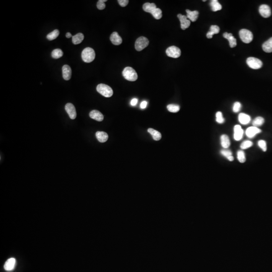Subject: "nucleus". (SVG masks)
Masks as SVG:
<instances>
[{"mask_svg":"<svg viewBox=\"0 0 272 272\" xmlns=\"http://www.w3.org/2000/svg\"><path fill=\"white\" fill-rule=\"evenodd\" d=\"M151 14L154 17V18L157 20L160 19L162 17V11L160 9L157 8L153 12H152Z\"/></svg>","mask_w":272,"mask_h":272,"instance_id":"nucleus-33","label":"nucleus"},{"mask_svg":"<svg viewBox=\"0 0 272 272\" xmlns=\"http://www.w3.org/2000/svg\"><path fill=\"white\" fill-rule=\"evenodd\" d=\"M221 144L224 148L227 149L230 146V141L228 136L226 135H222L220 137Z\"/></svg>","mask_w":272,"mask_h":272,"instance_id":"nucleus-21","label":"nucleus"},{"mask_svg":"<svg viewBox=\"0 0 272 272\" xmlns=\"http://www.w3.org/2000/svg\"><path fill=\"white\" fill-rule=\"evenodd\" d=\"M239 34L241 40L245 44L250 43L253 39V34L252 32L247 29H241L239 32Z\"/></svg>","mask_w":272,"mask_h":272,"instance_id":"nucleus-4","label":"nucleus"},{"mask_svg":"<svg viewBox=\"0 0 272 272\" xmlns=\"http://www.w3.org/2000/svg\"><path fill=\"white\" fill-rule=\"evenodd\" d=\"M16 264V259L13 257H11V258L9 259L5 262V265H4V268L5 270L7 271H12L15 269Z\"/></svg>","mask_w":272,"mask_h":272,"instance_id":"nucleus-13","label":"nucleus"},{"mask_svg":"<svg viewBox=\"0 0 272 272\" xmlns=\"http://www.w3.org/2000/svg\"><path fill=\"white\" fill-rule=\"evenodd\" d=\"M246 63L250 68L255 70L261 68L263 66L262 62L258 58L254 57H249L247 58Z\"/></svg>","mask_w":272,"mask_h":272,"instance_id":"nucleus-6","label":"nucleus"},{"mask_svg":"<svg viewBox=\"0 0 272 272\" xmlns=\"http://www.w3.org/2000/svg\"><path fill=\"white\" fill-rule=\"evenodd\" d=\"M60 34V32L58 29L54 30L47 35V38L49 40H53L57 39Z\"/></svg>","mask_w":272,"mask_h":272,"instance_id":"nucleus-30","label":"nucleus"},{"mask_svg":"<svg viewBox=\"0 0 272 272\" xmlns=\"http://www.w3.org/2000/svg\"><path fill=\"white\" fill-rule=\"evenodd\" d=\"M117 2L121 7H124L128 4L129 1L128 0H119Z\"/></svg>","mask_w":272,"mask_h":272,"instance_id":"nucleus-40","label":"nucleus"},{"mask_svg":"<svg viewBox=\"0 0 272 272\" xmlns=\"http://www.w3.org/2000/svg\"><path fill=\"white\" fill-rule=\"evenodd\" d=\"M264 122H265V120H264L263 117H257L253 120L252 125L254 127L258 128V127L264 124Z\"/></svg>","mask_w":272,"mask_h":272,"instance_id":"nucleus-29","label":"nucleus"},{"mask_svg":"<svg viewBox=\"0 0 272 272\" xmlns=\"http://www.w3.org/2000/svg\"><path fill=\"white\" fill-rule=\"evenodd\" d=\"M259 12L260 15L264 18H268L271 15L270 7L267 5H262L259 8Z\"/></svg>","mask_w":272,"mask_h":272,"instance_id":"nucleus-11","label":"nucleus"},{"mask_svg":"<svg viewBox=\"0 0 272 272\" xmlns=\"http://www.w3.org/2000/svg\"><path fill=\"white\" fill-rule=\"evenodd\" d=\"M89 116L91 119L98 122H101L104 120V115L98 110H92L89 114Z\"/></svg>","mask_w":272,"mask_h":272,"instance_id":"nucleus-16","label":"nucleus"},{"mask_svg":"<svg viewBox=\"0 0 272 272\" xmlns=\"http://www.w3.org/2000/svg\"><path fill=\"white\" fill-rule=\"evenodd\" d=\"M264 52L270 53L272 52V37L265 42L262 45Z\"/></svg>","mask_w":272,"mask_h":272,"instance_id":"nucleus-23","label":"nucleus"},{"mask_svg":"<svg viewBox=\"0 0 272 272\" xmlns=\"http://www.w3.org/2000/svg\"><path fill=\"white\" fill-rule=\"evenodd\" d=\"M148 132L151 135L154 140L155 141H159L161 139V134L160 132L155 130L154 129L149 128L148 130Z\"/></svg>","mask_w":272,"mask_h":272,"instance_id":"nucleus-26","label":"nucleus"},{"mask_svg":"<svg viewBox=\"0 0 272 272\" xmlns=\"http://www.w3.org/2000/svg\"><path fill=\"white\" fill-rule=\"evenodd\" d=\"M177 17L180 22V26L182 30H185L189 28L190 25V21L187 19V16L182 15L179 14L177 15Z\"/></svg>","mask_w":272,"mask_h":272,"instance_id":"nucleus-9","label":"nucleus"},{"mask_svg":"<svg viewBox=\"0 0 272 272\" xmlns=\"http://www.w3.org/2000/svg\"><path fill=\"white\" fill-rule=\"evenodd\" d=\"M81 56L84 62L89 63L93 61L95 58V52L91 47H86L82 51Z\"/></svg>","mask_w":272,"mask_h":272,"instance_id":"nucleus-1","label":"nucleus"},{"mask_svg":"<svg viewBox=\"0 0 272 272\" xmlns=\"http://www.w3.org/2000/svg\"><path fill=\"white\" fill-rule=\"evenodd\" d=\"M220 31V28L217 25H212L211 26L210 31L207 34L208 39H212L213 35L218 34Z\"/></svg>","mask_w":272,"mask_h":272,"instance_id":"nucleus-24","label":"nucleus"},{"mask_svg":"<svg viewBox=\"0 0 272 272\" xmlns=\"http://www.w3.org/2000/svg\"><path fill=\"white\" fill-rule=\"evenodd\" d=\"M216 120L219 124H223L224 122H225V120L224 119L223 114H222V113L221 112H217L216 114Z\"/></svg>","mask_w":272,"mask_h":272,"instance_id":"nucleus-35","label":"nucleus"},{"mask_svg":"<svg viewBox=\"0 0 272 272\" xmlns=\"http://www.w3.org/2000/svg\"><path fill=\"white\" fill-rule=\"evenodd\" d=\"M123 75L126 80L130 81H135L138 79L137 72L131 67H127L124 69Z\"/></svg>","mask_w":272,"mask_h":272,"instance_id":"nucleus-2","label":"nucleus"},{"mask_svg":"<svg viewBox=\"0 0 272 272\" xmlns=\"http://www.w3.org/2000/svg\"><path fill=\"white\" fill-rule=\"evenodd\" d=\"M187 12V19L192 21V22H195V21L198 19V16H199V12L198 11H192L190 10H186Z\"/></svg>","mask_w":272,"mask_h":272,"instance_id":"nucleus-18","label":"nucleus"},{"mask_svg":"<svg viewBox=\"0 0 272 272\" xmlns=\"http://www.w3.org/2000/svg\"><path fill=\"white\" fill-rule=\"evenodd\" d=\"M110 40L112 42V44L114 45H120L122 44V37L119 35V34L117 32H114L112 34H111L110 37Z\"/></svg>","mask_w":272,"mask_h":272,"instance_id":"nucleus-15","label":"nucleus"},{"mask_svg":"<svg viewBox=\"0 0 272 272\" xmlns=\"http://www.w3.org/2000/svg\"><path fill=\"white\" fill-rule=\"evenodd\" d=\"M252 145H253V143H252V141L249 140L245 141L242 142L241 144V149H243V150L252 147Z\"/></svg>","mask_w":272,"mask_h":272,"instance_id":"nucleus-36","label":"nucleus"},{"mask_svg":"<svg viewBox=\"0 0 272 272\" xmlns=\"http://www.w3.org/2000/svg\"><path fill=\"white\" fill-rule=\"evenodd\" d=\"M221 154L222 155L225 157L229 161H233L234 157L232 156V153L231 151L229 150L224 149L221 151Z\"/></svg>","mask_w":272,"mask_h":272,"instance_id":"nucleus-28","label":"nucleus"},{"mask_svg":"<svg viewBox=\"0 0 272 272\" xmlns=\"http://www.w3.org/2000/svg\"><path fill=\"white\" fill-rule=\"evenodd\" d=\"M223 37L225 39H227V40H228L229 45L231 47L233 48V47H236L237 45L236 39L233 36L232 34L225 32L223 34Z\"/></svg>","mask_w":272,"mask_h":272,"instance_id":"nucleus-17","label":"nucleus"},{"mask_svg":"<svg viewBox=\"0 0 272 272\" xmlns=\"http://www.w3.org/2000/svg\"><path fill=\"white\" fill-rule=\"evenodd\" d=\"M157 8L156 6L154 3H146L144 4L143 6V9L144 11L145 12L152 13Z\"/></svg>","mask_w":272,"mask_h":272,"instance_id":"nucleus-22","label":"nucleus"},{"mask_svg":"<svg viewBox=\"0 0 272 272\" xmlns=\"http://www.w3.org/2000/svg\"><path fill=\"white\" fill-rule=\"evenodd\" d=\"M63 77L65 80H69L72 75V70L69 66L65 65L62 68Z\"/></svg>","mask_w":272,"mask_h":272,"instance_id":"nucleus-14","label":"nucleus"},{"mask_svg":"<svg viewBox=\"0 0 272 272\" xmlns=\"http://www.w3.org/2000/svg\"><path fill=\"white\" fill-rule=\"evenodd\" d=\"M251 117L249 115L244 113H241L238 115V120L241 124L245 125L250 123Z\"/></svg>","mask_w":272,"mask_h":272,"instance_id":"nucleus-19","label":"nucleus"},{"mask_svg":"<svg viewBox=\"0 0 272 272\" xmlns=\"http://www.w3.org/2000/svg\"><path fill=\"white\" fill-rule=\"evenodd\" d=\"M147 101H142V102H141V108L142 109H145L146 107V106H147Z\"/></svg>","mask_w":272,"mask_h":272,"instance_id":"nucleus-42","label":"nucleus"},{"mask_svg":"<svg viewBox=\"0 0 272 272\" xmlns=\"http://www.w3.org/2000/svg\"><path fill=\"white\" fill-rule=\"evenodd\" d=\"M63 55V52L61 49H55L52 53V57L55 59L60 58Z\"/></svg>","mask_w":272,"mask_h":272,"instance_id":"nucleus-31","label":"nucleus"},{"mask_svg":"<svg viewBox=\"0 0 272 272\" xmlns=\"http://www.w3.org/2000/svg\"><path fill=\"white\" fill-rule=\"evenodd\" d=\"M65 110L69 114L70 118L75 120L77 117V112L74 105L71 103L67 104L65 105Z\"/></svg>","mask_w":272,"mask_h":272,"instance_id":"nucleus-8","label":"nucleus"},{"mask_svg":"<svg viewBox=\"0 0 272 272\" xmlns=\"http://www.w3.org/2000/svg\"><path fill=\"white\" fill-rule=\"evenodd\" d=\"M167 109L169 112L175 113L179 112V110H180V106L177 104H171L167 105Z\"/></svg>","mask_w":272,"mask_h":272,"instance_id":"nucleus-32","label":"nucleus"},{"mask_svg":"<svg viewBox=\"0 0 272 272\" xmlns=\"http://www.w3.org/2000/svg\"><path fill=\"white\" fill-rule=\"evenodd\" d=\"M149 44V42L146 37L143 36L140 37L136 41L135 45V49L137 51L140 52L148 47Z\"/></svg>","mask_w":272,"mask_h":272,"instance_id":"nucleus-5","label":"nucleus"},{"mask_svg":"<svg viewBox=\"0 0 272 272\" xmlns=\"http://www.w3.org/2000/svg\"><path fill=\"white\" fill-rule=\"evenodd\" d=\"M96 137L99 142L104 143L106 142L108 140L109 136L105 132L98 131L96 133Z\"/></svg>","mask_w":272,"mask_h":272,"instance_id":"nucleus-20","label":"nucleus"},{"mask_svg":"<svg viewBox=\"0 0 272 272\" xmlns=\"http://www.w3.org/2000/svg\"><path fill=\"white\" fill-rule=\"evenodd\" d=\"M167 56L172 58H178L181 55V50L179 47L175 46L169 47L166 50Z\"/></svg>","mask_w":272,"mask_h":272,"instance_id":"nucleus-7","label":"nucleus"},{"mask_svg":"<svg viewBox=\"0 0 272 272\" xmlns=\"http://www.w3.org/2000/svg\"><path fill=\"white\" fill-rule=\"evenodd\" d=\"M262 132V131L257 127H250L246 129L245 131V134L249 138H253L255 137L256 135L259 134Z\"/></svg>","mask_w":272,"mask_h":272,"instance_id":"nucleus-10","label":"nucleus"},{"mask_svg":"<svg viewBox=\"0 0 272 272\" xmlns=\"http://www.w3.org/2000/svg\"><path fill=\"white\" fill-rule=\"evenodd\" d=\"M241 109V104L239 102H236L234 104L233 106V111L236 113L239 112Z\"/></svg>","mask_w":272,"mask_h":272,"instance_id":"nucleus-39","label":"nucleus"},{"mask_svg":"<svg viewBox=\"0 0 272 272\" xmlns=\"http://www.w3.org/2000/svg\"><path fill=\"white\" fill-rule=\"evenodd\" d=\"M84 39V36L83 34L79 33L72 37V42L74 44H78L82 42Z\"/></svg>","mask_w":272,"mask_h":272,"instance_id":"nucleus-25","label":"nucleus"},{"mask_svg":"<svg viewBox=\"0 0 272 272\" xmlns=\"http://www.w3.org/2000/svg\"><path fill=\"white\" fill-rule=\"evenodd\" d=\"M258 146L260 147V149H262L263 151L264 152H265L267 150V143L265 141L260 140L258 141Z\"/></svg>","mask_w":272,"mask_h":272,"instance_id":"nucleus-37","label":"nucleus"},{"mask_svg":"<svg viewBox=\"0 0 272 272\" xmlns=\"http://www.w3.org/2000/svg\"><path fill=\"white\" fill-rule=\"evenodd\" d=\"M138 100L137 98L133 99L131 100V105H132V106H136V105H137V104H138Z\"/></svg>","mask_w":272,"mask_h":272,"instance_id":"nucleus-41","label":"nucleus"},{"mask_svg":"<svg viewBox=\"0 0 272 272\" xmlns=\"http://www.w3.org/2000/svg\"><path fill=\"white\" fill-rule=\"evenodd\" d=\"M210 6L211 9L213 12L219 11V10H221L222 8V6L217 0L211 1L210 2Z\"/></svg>","mask_w":272,"mask_h":272,"instance_id":"nucleus-27","label":"nucleus"},{"mask_svg":"<svg viewBox=\"0 0 272 272\" xmlns=\"http://www.w3.org/2000/svg\"><path fill=\"white\" fill-rule=\"evenodd\" d=\"M106 0H99L97 3V8L99 10H104L105 8V4L104 2H106Z\"/></svg>","mask_w":272,"mask_h":272,"instance_id":"nucleus-38","label":"nucleus"},{"mask_svg":"<svg viewBox=\"0 0 272 272\" xmlns=\"http://www.w3.org/2000/svg\"><path fill=\"white\" fill-rule=\"evenodd\" d=\"M237 157L239 161L241 163H244L246 161L245 153L243 151L239 150L237 152Z\"/></svg>","mask_w":272,"mask_h":272,"instance_id":"nucleus-34","label":"nucleus"},{"mask_svg":"<svg viewBox=\"0 0 272 272\" xmlns=\"http://www.w3.org/2000/svg\"><path fill=\"white\" fill-rule=\"evenodd\" d=\"M244 135V130L241 125H236L234 127V138L236 141H240Z\"/></svg>","mask_w":272,"mask_h":272,"instance_id":"nucleus-12","label":"nucleus"},{"mask_svg":"<svg viewBox=\"0 0 272 272\" xmlns=\"http://www.w3.org/2000/svg\"><path fill=\"white\" fill-rule=\"evenodd\" d=\"M97 92L105 97H112L113 95V90L111 87L104 84H100L96 87Z\"/></svg>","mask_w":272,"mask_h":272,"instance_id":"nucleus-3","label":"nucleus"},{"mask_svg":"<svg viewBox=\"0 0 272 272\" xmlns=\"http://www.w3.org/2000/svg\"><path fill=\"white\" fill-rule=\"evenodd\" d=\"M66 37L68 38V39H70L71 37H73L72 36V34H71L70 33V32H68V33H67L66 34Z\"/></svg>","mask_w":272,"mask_h":272,"instance_id":"nucleus-43","label":"nucleus"}]
</instances>
